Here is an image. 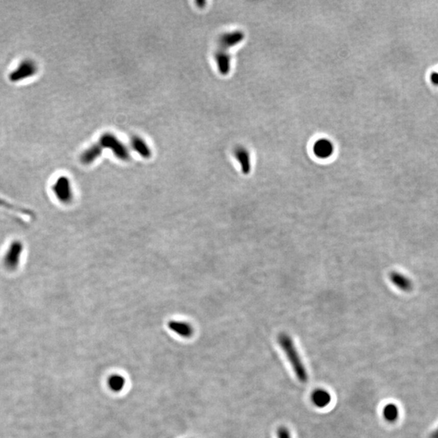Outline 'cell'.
I'll use <instances>...</instances> for the list:
<instances>
[{
    "label": "cell",
    "instance_id": "6da1fadb",
    "mask_svg": "<svg viewBox=\"0 0 438 438\" xmlns=\"http://www.w3.org/2000/svg\"><path fill=\"white\" fill-rule=\"evenodd\" d=\"M278 341L280 348L290 362L296 377L301 382H306L308 379L306 368L304 366L302 359L300 358V354L291 337L285 333H282L278 335Z\"/></svg>",
    "mask_w": 438,
    "mask_h": 438
},
{
    "label": "cell",
    "instance_id": "7a4b0ae2",
    "mask_svg": "<svg viewBox=\"0 0 438 438\" xmlns=\"http://www.w3.org/2000/svg\"><path fill=\"white\" fill-rule=\"evenodd\" d=\"M99 143L103 149L111 150L113 154L120 160H129L130 158L129 149L127 148L125 144L121 142L115 135L105 133L100 137Z\"/></svg>",
    "mask_w": 438,
    "mask_h": 438
},
{
    "label": "cell",
    "instance_id": "3957f363",
    "mask_svg": "<svg viewBox=\"0 0 438 438\" xmlns=\"http://www.w3.org/2000/svg\"><path fill=\"white\" fill-rule=\"evenodd\" d=\"M38 65L34 60L30 59H24L9 74L8 78L12 83H17L34 77L38 73Z\"/></svg>",
    "mask_w": 438,
    "mask_h": 438
},
{
    "label": "cell",
    "instance_id": "277c9868",
    "mask_svg": "<svg viewBox=\"0 0 438 438\" xmlns=\"http://www.w3.org/2000/svg\"><path fill=\"white\" fill-rule=\"evenodd\" d=\"M23 245L19 240H15L9 245L8 250L4 257V264L5 268L9 271H16L20 264L23 252Z\"/></svg>",
    "mask_w": 438,
    "mask_h": 438
},
{
    "label": "cell",
    "instance_id": "5b68a950",
    "mask_svg": "<svg viewBox=\"0 0 438 438\" xmlns=\"http://www.w3.org/2000/svg\"><path fill=\"white\" fill-rule=\"evenodd\" d=\"M52 190L59 202L63 204H69L72 201L73 195L71 183L68 178L61 176L58 178L52 186Z\"/></svg>",
    "mask_w": 438,
    "mask_h": 438
},
{
    "label": "cell",
    "instance_id": "8992f818",
    "mask_svg": "<svg viewBox=\"0 0 438 438\" xmlns=\"http://www.w3.org/2000/svg\"><path fill=\"white\" fill-rule=\"evenodd\" d=\"M245 39V34L240 30L228 32L219 37L218 45L223 51H227L240 43Z\"/></svg>",
    "mask_w": 438,
    "mask_h": 438
},
{
    "label": "cell",
    "instance_id": "52a82bcc",
    "mask_svg": "<svg viewBox=\"0 0 438 438\" xmlns=\"http://www.w3.org/2000/svg\"><path fill=\"white\" fill-rule=\"evenodd\" d=\"M314 154L317 158L326 159L330 158L334 152V144L328 139L322 138L317 140L312 147Z\"/></svg>",
    "mask_w": 438,
    "mask_h": 438
},
{
    "label": "cell",
    "instance_id": "ba28073f",
    "mask_svg": "<svg viewBox=\"0 0 438 438\" xmlns=\"http://www.w3.org/2000/svg\"><path fill=\"white\" fill-rule=\"evenodd\" d=\"M331 395L329 391L325 389L314 390L311 395V400L313 403L314 406H316L318 408H324L327 407L328 405L330 404L331 402Z\"/></svg>",
    "mask_w": 438,
    "mask_h": 438
},
{
    "label": "cell",
    "instance_id": "9c48e42d",
    "mask_svg": "<svg viewBox=\"0 0 438 438\" xmlns=\"http://www.w3.org/2000/svg\"><path fill=\"white\" fill-rule=\"evenodd\" d=\"M215 60L217 63L219 72L222 75H227L230 72L231 67V56L227 51L219 50L215 53Z\"/></svg>",
    "mask_w": 438,
    "mask_h": 438
},
{
    "label": "cell",
    "instance_id": "30bf717a",
    "mask_svg": "<svg viewBox=\"0 0 438 438\" xmlns=\"http://www.w3.org/2000/svg\"><path fill=\"white\" fill-rule=\"evenodd\" d=\"M168 327L172 331L183 337H190L193 334V328L188 322L171 321Z\"/></svg>",
    "mask_w": 438,
    "mask_h": 438
},
{
    "label": "cell",
    "instance_id": "8fae6325",
    "mask_svg": "<svg viewBox=\"0 0 438 438\" xmlns=\"http://www.w3.org/2000/svg\"><path fill=\"white\" fill-rule=\"evenodd\" d=\"M235 156L241 166L244 174L248 175L251 172V157L247 149L239 146L235 150Z\"/></svg>",
    "mask_w": 438,
    "mask_h": 438
},
{
    "label": "cell",
    "instance_id": "7c38bea8",
    "mask_svg": "<svg viewBox=\"0 0 438 438\" xmlns=\"http://www.w3.org/2000/svg\"><path fill=\"white\" fill-rule=\"evenodd\" d=\"M103 151V148L99 143L93 144L81 154V163L84 164V165H89V164L93 163L98 158L101 156Z\"/></svg>",
    "mask_w": 438,
    "mask_h": 438
},
{
    "label": "cell",
    "instance_id": "4fadbf2b",
    "mask_svg": "<svg viewBox=\"0 0 438 438\" xmlns=\"http://www.w3.org/2000/svg\"><path fill=\"white\" fill-rule=\"evenodd\" d=\"M131 146L134 151L140 154L144 158H150L151 157V150L147 143L138 136H132L131 139Z\"/></svg>",
    "mask_w": 438,
    "mask_h": 438
},
{
    "label": "cell",
    "instance_id": "5bb4252c",
    "mask_svg": "<svg viewBox=\"0 0 438 438\" xmlns=\"http://www.w3.org/2000/svg\"><path fill=\"white\" fill-rule=\"evenodd\" d=\"M391 279L395 286L403 290H409L411 289V282L407 277L401 275L400 273L392 272L391 274Z\"/></svg>",
    "mask_w": 438,
    "mask_h": 438
},
{
    "label": "cell",
    "instance_id": "9a60e30c",
    "mask_svg": "<svg viewBox=\"0 0 438 438\" xmlns=\"http://www.w3.org/2000/svg\"><path fill=\"white\" fill-rule=\"evenodd\" d=\"M383 417L389 422H395L399 417V407L394 403L385 405L383 408Z\"/></svg>",
    "mask_w": 438,
    "mask_h": 438
},
{
    "label": "cell",
    "instance_id": "2e32d148",
    "mask_svg": "<svg viewBox=\"0 0 438 438\" xmlns=\"http://www.w3.org/2000/svg\"><path fill=\"white\" fill-rule=\"evenodd\" d=\"M108 385L110 389L114 392H119L125 387V379L121 375L114 374L109 377Z\"/></svg>",
    "mask_w": 438,
    "mask_h": 438
},
{
    "label": "cell",
    "instance_id": "e0dca14e",
    "mask_svg": "<svg viewBox=\"0 0 438 438\" xmlns=\"http://www.w3.org/2000/svg\"><path fill=\"white\" fill-rule=\"evenodd\" d=\"M277 436L278 438H291L290 432L286 427L281 426L277 431Z\"/></svg>",
    "mask_w": 438,
    "mask_h": 438
},
{
    "label": "cell",
    "instance_id": "ac0fdd59",
    "mask_svg": "<svg viewBox=\"0 0 438 438\" xmlns=\"http://www.w3.org/2000/svg\"><path fill=\"white\" fill-rule=\"evenodd\" d=\"M431 81L435 85H438V72H433L431 74Z\"/></svg>",
    "mask_w": 438,
    "mask_h": 438
},
{
    "label": "cell",
    "instance_id": "d6986e66",
    "mask_svg": "<svg viewBox=\"0 0 438 438\" xmlns=\"http://www.w3.org/2000/svg\"><path fill=\"white\" fill-rule=\"evenodd\" d=\"M430 438H438V428H436L434 432H432Z\"/></svg>",
    "mask_w": 438,
    "mask_h": 438
}]
</instances>
